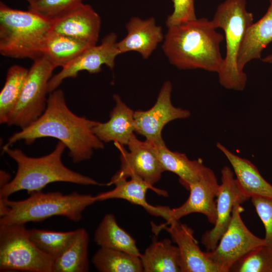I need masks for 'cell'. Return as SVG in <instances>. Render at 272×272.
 Here are the masks:
<instances>
[{"mask_svg": "<svg viewBox=\"0 0 272 272\" xmlns=\"http://www.w3.org/2000/svg\"><path fill=\"white\" fill-rule=\"evenodd\" d=\"M260 59L264 63L272 64V53L263 58H261Z\"/></svg>", "mask_w": 272, "mask_h": 272, "instance_id": "obj_35", "label": "cell"}, {"mask_svg": "<svg viewBox=\"0 0 272 272\" xmlns=\"http://www.w3.org/2000/svg\"><path fill=\"white\" fill-rule=\"evenodd\" d=\"M10 176L9 173L1 171V187L3 186L10 181Z\"/></svg>", "mask_w": 272, "mask_h": 272, "instance_id": "obj_34", "label": "cell"}, {"mask_svg": "<svg viewBox=\"0 0 272 272\" xmlns=\"http://www.w3.org/2000/svg\"><path fill=\"white\" fill-rule=\"evenodd\" d=\"M98 122L74 113L66 104L63 91L56 89L49 93L42 115L14 133L5 145L11 147L20 141L31 145L38 139L53 138L65 146L73 162L78 163L90 159L94 150L104 149V143L92 129Z\"/></svg>", "mask_w": 272, "mask_h": 272, "instance_id": "obj_1", "label": "cell"}, {"mask_svg": "<svg viewBox=\"0 0 272 272\" xmlns=\"http://www.w3.org/2000/svg\"><path fill=\"white\" fill-rule=\"evenodd\" d=\"M77 230L57 232L37 229H27L29 239L42 252L56 259L70 244Z\"/></svg>", "mask_w": 272, "mask_h": 272, "instance_id": "obj_29", "label": "cell"}, {"mask_svg": "<svg viewBox=\"0 0 272 272\" xmlns=\"http://www.w3.org/2000/svg\"><path fill=\"white\" fill-rule=\"evenodd\" d=\"M172 86L169 81L163 84L155 104L147 110L134 111V132L149 141L162 139V131L168 122L190 117L187 109L175 107L171 100Z\"/></svg>", "mask_w": 272, "mask_h": 272, "instance_id": "obj_11", "label": "cell"}, {"mask_svg": "<svg viewBox=\"0 0 272 272\" xmlns=\"http://www.w3.org/2000/svg\"><path fill=\"white\" fill-rule=\"evenodd\" d=\"M25 1L28 2L29 3V4H31L38 1V0H25Z\"/></svg>", "mask_w": 272, "mask_h": 272, "instance_id": "obj_36", "label": "cell"}, {"mask_svg": "<svg viewBox=\"0 0 272 272\" xmlns=\"http://www.w3.org/2000/svg\"><path fill=\"white\" fill-rule=\"evenodd\" d=\"M224 39L211 20L197 18L168 28L162 48L170 63L179 69L218 73L224 61L220 51Z\"/></svg>", "mask_w": 272, "mask_h": 272, "instance_id": "obj_2", "label": "cell"}, {"mask_svg": "<svg viewBox=\"0 0 272 272\" xmlns=\"http://www.w3.org/2000/svg\"><path fill=\"white\" fill-rule=\"evenodd\" d=\"M220 184L214 172L206 166L199 179L190 184L187 199L180 206L169 208L166 223L172 220H179L184 216L192 213L205 215L209 222L214 225L216 221V200Z\"/></svg>", "mask_w": 272, "mask_h": 272, "instance_id": "obj_15", "label": "cell"}, {"mask_svg": "<svg viewBox=\"0 0 272 272\" xmlns=\"http://www.w3.org/2000/svg\"><path fill=\"white\" fill-rule=\"evenodd\" d=\"M140 258L144 272H181L178 247L169 239L153 241Z\"/></svg>", "mask_w": 272, "mask_h": 272, "instance_id": "obj_23", "label": "cell"}, {"mask_svg": "<svg viewBox=\"0 0 272 272\" xmlns=\"http://www.w3.org/2000/svg\"><path fill=\"white\" fill-rule=\"evenodd\" d=\"M130 178L129 180L126 179L115 183V187L111 190L95 195L96 201H101L113 198L123 199L142 207L151 215L161 217L166 220L169 207L153 206L149 204L146 200V193L149 189L164 196H167L168 193L164 190L149 185L137 176H132Z\"/></svg>", "mask_w": 272, "mask_h": 272, "instance_id": "obj_18", "label": "cell"}, {"mask_svg": "<svg viewBox=\"0 0 272 272\" xmlns=\"http://www.w3.org/2000/svg\"><path fill=\"white\" fill-rule=\"evenodd\" d=\"M87 231L77 229V233L68 246L54 260L53 272H86L89 269Z\"/></svg>", "mask_w": 272, "mask_h": 272, "instance_id": "obj_25", "label": "cell"}, {"mask_svg": "<svg viewBox=\"0 0 272 272\" xmlns=\"http://www.w3.org/2000/svg\"><path fill=\"white\" fill-rule=\"evenodd\" d=\"M125 27L126 35L117 42L120 54L135 51L148 59L164 38L162 27L157 25L153 17L146 19L131 17Z\"/></svg>", "mask_w": 272, "mask_h": 272, "instance_id": "obj_17", "label": "cell"}, {"mask_svg": "<svg viewBox=\"0 0 272 272\" xmlns=\"http://www.w3.org/2000/svg\"><path fill=\"white\" fill-rule=\"evenodd\" d=\"M54 261L29 239L24 225H0L1 271L53 272Z\"/></svg>", "mask_w": 272, "mask_h": 272, "instance_id": "obj_7", "label": "cell"}, {"mask_svg": "<svg viewBox=\"0 0 272 272\" xmlns=\"http://www.w3.org/2000/svg\"><path fill=\"white\" fill-rule=\"evenodd\" d=\"M56 67L45 55L34 60L20 98L6 124L22 129L42 115L46 107L48 83Z\"/></svg>", "mask_w": 272, "mask_h": 272, "instance_id": "obj_8", "label": "cell"}, {"mask_svg": "<svg viewBox=\"0 0 272 272\" xmlns=\"http://www.w3.org/2000/svg\"><path fill=\"white\" fill-rule=\"evenodd\" d=\"M114 144L120 151L121 165L107 185L132 176H137L151 186L160 180L165 171L149 141H141L134 134L127 145L128 151L123 145Z\"/></svg>", "mask_w": 272, "mask_h": 272, "instance_id": "obj_10", "label": "cell"}, {"mask_svg": "<svg viewBox=\"0 0 272 272\" xmlns=\"http://www.w3.org/2000/svg\"><path fill=\"white\" fill-rule=\"evenodd\" d=\"M52 21L30 10L12 9L0 2V53L16 59L35 60L43 55Z\"/></svg>", "mask_w": 272, "mask_h": 272, "instance_id": "obj_5", "label": "cell"}, {"mask_svg": "<svg viewBox=\"0 0 272 272\" xmlns=\"http://www.w3.org/2000/svg\"><path fill=\"white\" fill-rule=\"evenodd\" d=\"M101 21L89 5L82 4L69 13L52 21L51 32L72 37L96 45Z\"/></svg>", "mask_w": 272, "mask_h": 272, "instance_id": "obj_16", "label": "cell"}, {"mask_svg": "<svg viewBox=\"0 0 272 272\" xmlns=\"http://www.w3.org/2000/svg\"><path fill=\"white\" fill-rule=\"evenodd\" d=\"M246 0H225L217 7L213 19L214 27L225 33L226 53L218 73L220 85L228 90L243 91L247 75L238 67V55L249 27L253 23L252 13L246 9Z\"/></svg>", "mask_w": 272, "mask_h": 272, "instance_id": "obj_6", "label": "cell"}, {"mask_svg": "<svg viewBox=\"0 0 272 272\" xmlns=\"http://www.w3.org/2000/svg\"><path fill=\"white\" fill-rule=\"evenodd\" d=\"M95 196L74 191L64 194L58 191L30 193L26 199H0V225L38 222L54 216L64 217L74 222L82 218L83 212L96 202Z\"/></svg>", "mask_w": 272, "mask_h": 272, "instance_id": "obj_4", "label": "cell"}, {"mask_svg": "<svg viewBox=\"0 0 272 272\" xmlns=\"http://www.w3.org/2000/svg\"><path fill=\"white\" fill-rule=\"evenodd\" d=\"M65 146L58 142L49 154L39 157L26 155L21 149L4 145L3 152L17 164L15 177L0 189V199L9 198L13 193L26 190L30 194L41 191L49 183L65 182L84 185H100L95 179L66 167L61 160Z\"/></svg>", "mask_w": 272, "mask_h": 272, "instance_id": "obj_3", "label": "cell"}, {"mask_svg": "<svg viewBox=\"0 0 272 272\" xmlns=\"http://www.w3.org/2000/svg\"><path fill=\"white\" fill-rule=\"evenodd\" d=\"M149 142L164 171L176 174L187 189L199 179L206 167L201 159L190 160L184 153L170 150L163 139Z\"/></svg>", "mask_w": 272, "mask_h": 272, "instance_id": "obj_21", "label": "cell"}, {"mask_svg": "<svg viewBox=\"0 0 272 272\" xmlns=\"http://www.w3.org/2000/svg\"><path fill=\"white\" fill-rule=\"evenodd\" d=\"M251 200L263 224L265 244L272 247V198L254 196L251 198Z\"/></svg>", "mask_w": 272, "mask_h": 272, "instance_id": "obj_32", "label": "cell"}, {"mask_svg": "<svg viewBox=\"0 0 272 272\" xmlns=\"http://www.w3.org/2000/svg\"><path fill=\"white\" fill-rule=\"evenodd\" d=\"M91 46L83 41L50 32L45 40L43 53L56 67L62 68Z\"/></svg>", "mask_w": 272, "mask_h": 272, "instance_id": "obj_26", "label": "cell"}, {"mask_svg": "<svg viewBox=\"0 0 272 272\" xmlns=\"http://www.w3.org/2000/svg\"><path fill=\"white\" fill-rule=\"evenodd\" d=\"M173 10L166 21L167 28L197 19L194 0H172Z\"/></svg>", "mask_w": 272, "mask_h": 272, "instance_id": "obj_33", "label": "cell"}, {"mask_svg": "<svg viewBox=\"0 0 272 272\" xmlns=\"http://www.w3.org/2000/svg\"><path fill=\"white\" fill-rule=\"evenodd\" d=\"M29 70L15 64L9 67L0 92V123L7 124L21 94Z\"/></svg>", "mask_w": 272, "mask_h": 272, "instance_id": "obj_28", "label": "cell"}, {"mask_svg": "<svg viewBox=\"0 0 272 272\" xmlns=\"http://www.w3.org/2000/svg\"><path fill=\"white\" fill-rule=\"evenodd\" d=\"M115 104L106 122H99L93 127L95 134L103 143L114 142L127 145L134 134V111L117 94L113 96Z\"/></svg>", "mask_w": 272, "mask_h": 272, "instance_id": "obj_19", "label": "cell"}, {"mask_svg": "<svg viewBox=\"0 0 272 272\" xmlns=\"http://www.w3.org/2000/svg\"><path fill=\"white\" fill-rule=\"evenodd\" d=\"M162 230L169 233L178 247L181 272H219L208 252H203L199 247L192 229L176 220L159 226L152 225V230L156 234Z\"/></svg>", "mask_w": 272, "mask_h": 272, "instance_id": "obj_14", "label": "cell"}, {"mask_svg": "<svg viewBox=\"0 0 272 272\" xmlns=\"http://www.w3.org/2000/svg\"><path fill=\"white\" fill-rule=\"evenodd\" d=\"M243 211L241 203L234 206L230 223L216 247L207 251L219 272H229L232 265L246 253L265 244L264 238L256 236L246 226L241 216Z\"/></svg>", "mask_w": 272, "mask_h": 272, "instance_id": "obj_9", "label": "cell"}, {"mask_svg": "<svg viewBox=\"0 0 272 272\" xmlns=\"http://www.w3.org/2000/svg\"><path fill=\"white\" fill-rule=\"evenodd\" d=\"M221 183L216 199L217 219L214 227L201 236V242L207 251L214 250L227 230L234 206L249 199L241 190L233 170L225 166L221 169Z\"/></svg>", "mask_w": 272, "mask_h": 272, "instance_id": "obj_13", "label": "cell"}, {"mask_svg": "<svg viewBox=\"0 0 272 272\" xmlns=\"http://www.w3.org/2000/svg\"><path fill=\"white\" fill-rule=\"evenodd\" d=\"M82 4V0H38L29 4L28 10L53 21L69 13Z\"/></svg>", "mask_w": 272, "mask_h": 272, "instance_id": "obj_31", "label": "cell"}, {"mask_svg": "<svg viewBox=\"0 0 272 272\" xmlns=\"http://www.w3.org/2000/svg\"><path fill=\"white\" fill-rule=\"evenodd\" d=\"M94 241L100 247L122 251L140 256L135 240L117 223L113 214H106L95 230Z\"/></svg>", "mask_w": 272, "mask_h": 272, "instance_id": "obj_24", "label": "cell"}, {"mask_svg": "<svg viewBox=\"0 0 272 272\" xmlns=\"http://www.w3.org/2000/svg\"><path fill=\"white\" fill-rule=\"evenodd\" d=\"M229 271L272 272V247L259 246L235 262Z\"/></svg>", "mask_w": 272, "mask_h": 272, "instance_id": "obj_30", "label": "cell"}, {"mask_svg": "<svg viewBox=\"0 0 272 272\" xmlns=\"http://www.w3.org/2000/svg\"><path fill=\"white\" fill-rule=\"evenodd\" d=\"M272 42V0L265 14L248 29L237 60L238 69L244 72L245 65L252 60L261 59V53Z\"/></svg>", "mask_w": 272, "mask_h": 272, "instance_id": "obj_22", "label": "cell"}, {"mask_svg": "<svg viewBox=\"0 0 272 272\" xmlns=\"http://www.w3.org/2000/svg\"><path fill=\"white\" fill-rule=\"evenodd\" d=\"M216 147L230 163L238 185L246 196L249 198L254 196L272 198V185L252 163L233 153L220 143L218 142Z\"/></svg>", "mask_w": 272, "mask_h": 272, "instance_id": "obj_20", "label": "cell"}, {"mask_svg": "<svg viewBox=\"0 0 272 272\" xmlns=\"http://www.w3.org/2000/svg\"><path fill=\"white\" fill-rule=\"evenodd\" d=\"M117 35L111 32L106 35L98 45L91 46L61 70L52 77L48 83V93L56 89L62 81L69 78H76L82 71L90 74L99 73L103 65L112 70L116 57L120 53L117 47Z\"/></svg>", "mask_w": 272, "mask_h": 272, "instance_id": "obj_12", "label": "cell"}, {"mask_svg": "<svg viewBox=\"0 0 272 272\" xmlns=\"http://www.w3.org/2000/svg\"><path fill=\"white\" fill-rule=\"evenodd\" d=\"M92 261L101 272L144 271L140 256L112 249L100 247L93 256Z\"/></svg>", "mask_w": 272, "mask_h": 272, "instance_id": "obj_27", "label": "cell"}]
</instances>
